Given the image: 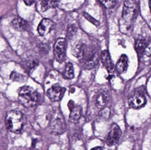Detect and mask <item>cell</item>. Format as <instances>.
<instances>
[{
  "mask_svg": "<svg viewBox=\"0 0 151 150\" xmlns=\"http://www.w3.org/2000/svg\"><path fill=\"white\" fill-rule=\"evenodd\" d=\"M5 122L6 128L10 132L19 134L21 132L25 124V117L19 111L11 110L6 113Z\"/></svg>",
  "mask_w": 151,
  "mask_h": 150,
  "instance_id": "1",
  "label": "cell"
},
{
  "mask_svg": "<svg viewBox=\"0 0 151 150\" xmlns=\"http://www.w3.org/2000/svg\"><path fill=\"white\" fill-rule=\"evenodd\" d=\"M19 101L26 108L35 106L39 100L38 93L32 87L24 86L20 88L18 93Z\"/></svg>",
  "mask_w": 151,
  "mask_h": 150,
  "instance_id": "2",
  "label": "cell"
},
{
  "mask_svg": "<svg viewBox=\"0 0 151 150\" xmlns=\"http://www.w3.org/2000/svg\"><path fill=\"white\" fill-rule=\"evenodd\" d=\"M50 131L55 135H59L63 133L66 129L64 118L62 113L58 111H55L50 118L49 124Z\"/></svg>",
  "mask_w": 151,
  "mask_h": 150,
  "instance_id": "3",
  "label": "cell"
},
{
  "mask_svg": "<svg viewBox=\"0 0 151 150\" xmlns=\"http://www.w3.org/2000/svg\"><path fill=\"white\" fill-rule=\"evenodd\" d=\"M137 4L134 1H127L124 2L122 11L123 18L128 22L132 21L135 17L137 12Z\"/></svg>",
  "mask_w": 151,
  "mask_h": 150,
  "instance_id": "4",
  "label": "cell"
},
{
  "mask_svg": "<svg viewBox=\"0 0 151 150\" xmlns=\"http://www.w3.org/2000/svg\"><path fill=\"white\" fill-rule=\"evenodd\" d=\"M54 55L57 61L62 63L64 61L66 53V42L63 38H59L55 43Z\"/></svg>",
  "mask_w": 151,
  "mask_h": 150,
  "instance_id": "5",
  "label": "cell"
},
{
  "mask_svg": "<svg viewBox=\"0 0 151 150\" xmlns=\"http://www.w3.org/2000/svg\"><path fill=\"white\" fill-rule=\"evenodd\" d=\"M122 131L117 124L114 123L111 125L110 131L106 138V144L112 146L118 143L121 137Z\"/></svg>",
  "mask_w": 151,
  "mask_h": 150,
  "instance_id": "6",
  "label": "cell"
},
{
  "mask_svg": "<svg viewBox=\"0 0 151 150\" xmlns=\"http://www.w3.org/2000/svg\"><path fill=\"white\" fill-rule=\"evenodd\" d=\"M147 102L146 97L143 93L137 92L131 95L129 98V106L134 109H139L143 107Z\"/></svg>",
  "mask_w": 151,
  "mask_h": 150,
  "instance_id": "7",
  "label": "cell"
},
{
  "mask_svg": "<svg viewBox=\"0 0 151 150\" xmlns=\"http://www.w3.org/2000/svg\"><path fill=\"white\" fill-rule=\"evenodd\" d=\"M65 89L58 85H53L47 91V96L51 101L57 102L61 100L65 92Z\"/></svg>",
  "mask_w": 151,
  "mask_h": 150,
  "instance_id": "8",
  "label": "cell"
},
{
  "mask_svg": "<svg viewBox=\"0 0 151 150\" xmlns=\"http://www.w3.org/2000/svg\"><path fill=\"white\" fill-rule=\"evenodd\" d=\"M55 23L51 19L43 18L38 26V33L41 36H45L55 28Z\"/></svg>",
  "mask_w": 151,
  "mask_h": 150,
  "instance_id": "9",
  "label": "cell"
},
{
  "mask_svg": "<svg viewBox=\"0 0 151 150\" xmlns=\"http://www.w3.org/2000/svg\"><path fill=\"white\" fill-rule=\"evenodd\" d=\"M128 67V59L127 56L126 55H122L116 63V70L119 74H122L127 71Z\"/></svg>",
  "mask_w": 151,
  "mask_h": 150,
  "instance_id": "10",
  "label": "cell"
},
{
  "mask_svg": "<svg viewBox=\"0 0 151 150\" xmlns=\"http://www.w3.org/2000/svg\"><path fill=\"white\" fill-rule=\"evenodd\" d=\"M12 27L17 31H22L27 29L28 23L26 21L20 17H16L12 21Z\"/></svg>",
  "mask_w": 151,
  "mask_h": 150,
  "instance_id": "11",
  "label": "cell"
},
{
  "mask_svg": "<svg viewBox=\"0 0 151 150\" xmlns=\"http://www.w3.org/2000/svg\"><path fill=\"white\" fill-rule=\"evenodd\" d=\"M109 96L104 90H100L97 94L96 99V104L100 107H104L108 102Z\"/></svg>",
  "mask_w": 151,
  "mask_h": 150,
  "instance_id": "12",
  "label": "cell"
},
{
  "mask_svg": "<svg viewBox=\"0 0 151 150\" xmlns=\"http://www.w3.org/2000/svg\"><path fill=\"white\" fill-rule=\"evenodd\" d=\"M82 114V109L81 107L76 106L73 107L69 116V122L71 123H77L81 117Z\"/></svg>",
  "mask_w": 151,
  "mask_h": 150,
  "instance_id": "13",
  "label": "cell"
},
{
  "mask_svg": "<svg viewBox=\"0 0 151 150\" xmlns=\"http://www.w3.org/2000/svg\"><path fill=\"white\" fill-rule=\"evenodd\" d=\"M101 60L103 65L108 71L111 72L114 69L113 64L112 62L109 53L106 50L103 51L101 54Z\"/></svg>",
  "mask_w": 151,
  "mask_h": 150,
  "instance_id": "14",
  "label": "cell"
},
{
  "mask_svg": "<svg viewBox=\"0 0 151 150\" xmlns=\"http://www.w3.org/2000/svg\"><path fill=\"white\" fill-rule=\"evenodd\" d=\"M99 56L96 53L91 55L85 60L84 67L87 69H91L94 68L97 64Z\"/></svg>",
  "mask_w": 151,
  "mask_h": 150,
  "instance_id": "15",
  "label": "cell"
},
{
  "mask_svg": "<svg viewBox=\"0 0 151 150\" xmlns=\"http://www.w3.org/2000/svg\"><path fill=\"white\" fill-rule=\"evenodd\" d=\"M147 42L145 39L140 37L137 39L135 43V48L137 53L140 55L144 54L145 50L147 45Z\"/></svg>",
  "mask_w": 151,
  "mask_h": 150,
  "instance_id": "16",
  "label": "cell"
},
{
  "mask_svg": "<svg viewBox=\"0 0 151 150\" xmlns=\"http://www.w3.org/2000/svg\"><path fill=\"white\" fill-rule=\"evenodd\" d=\"M58 4V1H42L41 3L42 11L43 12L49 9L56 8Z\"/></svg>",
  "mask_w": 151,
  "mask_h": 150,
  "instance_id": "17",
  "label": "cell"
},
{
  "mask_svg": "<svg viewBox=\"0 0 151 150\" xmlns=\"http://www.w3.org/2000/svg\"><path fill=\"white\" fill-rule=\"evenodd\" d=\"M64 75L67 79H71L74 77V69L73 65L71 63H68L66 64L65 69Z\"/></svg>",
  "mask_w": 151,
  "mask_h": 150,
  "instance_id": "18",
  "label": "cell"
},
{
  "mask_svg": "<svg viewBox=\"0 0 151 150\" xmlns=\"http://www.w3.org/2000/svg\"><path fill=\"white\" fill-rule=\"evenodd\" d=\"M110 110L107 107L103 108L99 113V116L100 119H106L110 116Z\"/></svg>",
  "mask_w": 151,
  "mask_h": 150,
  "instance_id": "19",
  "label": "cell"
},
{
  "mask_svg": "<svg viewBox=\"0 0 151 150\" xmlns=\"http://www.w3.org/2000/svg\"><path fill=\"white\" fill-rule=\"evenodd\" d=\"M10 79L16 82H21L23 81L24 79V76L19 73L16 72H13L11 75Z\"/></svg>",
  "mask_w": 151,
  "mask_h": 150,
  "instance_id": "20",
  "label": "cell"
},
{
  "mask_svg": "<svg viewBox=\"0 0 151 150\" xmlns=\"http://www.w3.org/2000/svg\"><path fill=\"white\" fill-rule=\"evenodd\" d=\"M83 15L85 18L93 24L94 25L96 26H99V22L96 20L94 18L92 17L90 15H89L88 13H86V12H83Z\"/></svg>",
  "mask_w": 151,
  "mask_h": 150,
  "instance_id": "21",
  "label": "cell"
},
{
  "mask_svg": "<svg viewBox=\"0 0 151 150\" xmlns=\"http://www.w3.org/2000/svg\"><path fill=\"white\" fill-rule=\"evenodd\" d=\"M99 2L107 9H111L115 6L116 1H100Z\"/></svg>",
  "mask_w": 151,
  "mask_h": 150,
  "instance_id": "22",
  "label": "cell"
},
{
  "mask_svg": "<svg viewBox=\"0 0 151 150\" xmlns=\"http://www.w3.org/2000/svg\"><path fill=\"white\" fill-rule=\"evenodd\" d=\"M144 54L148 56H151V41L147 42Z\"/></svg>",
  "mask_w": 151,
  "mask_h": 150,
  "instance_id": "23",
  "label": "cell"
},
{
  "mask_svg": "<svg viewBox=\"0 0 151 150\" xmlns=\"http://www.w3.org/2000/svg\"><path fill=\"white\" fill-rule=\"evenodd\" d=\"M37 64L38 63L35 61H27L25 64L27 68L29 70H32L35 66H37Z\"/></svg>",
  "mask_w": 151,
  "mask_h": 150,
  "instance_id": "24",
  "label": "cell"
},
{
  "mask_svg": "<svg viewBox=\"0 0 151 150\" xmlns=\"http://www.w3.org/2000/svg\"><path fill=\"white\" fill-rule=\"evenodd\" d=\"M24 2L25 3L26 5H28V6H30L33 4L34 1H24Z\"/></svg>",
  "mask_w": 151,
  "mask_h": 150,
  "instance_id": "25",
  "label": "cell"
},
{
  "mask_svg": "<svg viewBox=\"0 0 151 150\" xmlns=\"http://www.w3.org/2000/svg\"><path fill=\"white\" fill-rule=\"evenodd\" d=\"M91 150H103V148L101 147H97L93 148Z\"/></svg>",
  "mask_w": 151,
  "mask_h": 150,
  "instance_id": "26",
  "label": "cell"
},
{
  "mask_svg": "<svg viewBox=\"0 0 151 150\" xmlns=\"http://www.w3.org/2000/svg\"><path fill=\"white\" fill-rule=\"evenodd\" d=\"M149 6H150V10L151 11V1H149Z\"/></svg>",
  "mask_w": 151,
  "mask_h": 150,
  "instance_id": "27",
  "label": "cell"
}]
</instances>
